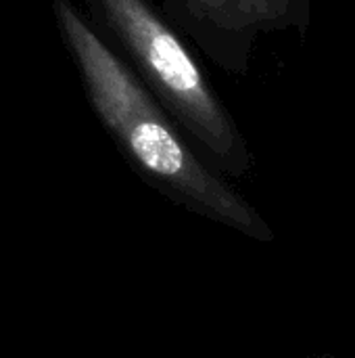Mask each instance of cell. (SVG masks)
<instances>
[{
  "label": "cell",
  "instance_id": "obj_2",
  "mask_svg": "<svg viewBox=\"0 0 355 358\" xmlns=\"http://www.w3.org/2000/svg\"><path fill=\"white\" fill-rule=\"evenodd\" d=\"M90 25L128 63L220 174L243 176L251 151L184 36L151 0H84Z\"/></svg>",
  "mask_w": 355,
  "mask_h": 358
},
{
  "label": "cell",
  "instance_id": "obj_3",
  "mask_svg": "<svg viewBox=\"0 0 355 358\" xmlns=\"http://www.w3.org/2000/svg\"><path fill=\"white\" fill-rule=\"evenodd\" d=\"M303 0H159L163 17L228 73H247L257 36L285 29Z\"/></svg>",
  "mask_w": 355,
  "mask_h": 358
},
{
  "label": "cell",
  "instance_id": "obj_1",
  "mask_svg": "<svg viewBox=\"0 0 355 358\" xmlns=\"http://www.w3.org/2000/svg\"><path fill=\"white\" fill-rule=\"evenodd\" d=\"M48 4L90 107L130 168L176 206L249 237L272 239L268 224L203 159L86 15L71 0H48Z\"/></svg>",
  "mask_w": 355,
  "mask_h": 358
}]
</instances>
